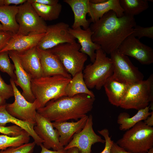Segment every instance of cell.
Here are the masks:
<instances>
[{"mask_svg":"<svg viewBox=\"0 0 153 153\" xmlns=\"http://www.w3.org/2000/svg\"><path fill=\"white\" fill-rule=\"evenodd\" d=\"M69 32L78 40L80 46V51L88 56L90 61L93 63L95 58L96 51L101 48L92 41V32L90 27L86 29H82L80 27L75 29L69 27Z\"/></svg>","mask_w":153,"mask_h":153,"instance_id":"ac0fdd59","label":"cell"},{"mask_svg":"<svg viewBox=\"0 0 153 153\" xmlns=\"http://www.w3.org/2000/svg\"><path fill=\"white\" fill-rule=\"evenodd\" d=\"M145 153H153V147L150 148L147 152Z\"/></svg>","mask_w":153,"mask_h":153,"instance_id":"bcb514c9","label":"cell"},{"mask_svg":"<svg viewBox=\"0 0 153 153\" xmlns=\"http://www.w3.org/2000/svg\"><path fill=\"white\" fill-rule=\"evenodd\" d=\"M136 23L134 16L124 14L118 17L110 10L98 21L90 24L92 39L106 54L118 50L122 42L133 32Z\"/></svg>","mask_w":153,"mask_h":153,"instance_id":"6da1fadb","label":"cell"},{"mask_svg":"<svg viewBox=\"0 0 153 153\" xmlns=\"http://www.w3.org/2000/svg\"><path fill=\"white\" fill-rule=\"evenodd\" d=\"M88 116L86 115L76 122H52L53 127L58 133L59 141L61 146L63 147L66 146L74 135L82 129L85 125Z\"/></svg>","mask_w":153,"mask_h":153,"instance_id":"d6986e66","label":"cell"},{"mask_svg":"<svg viewBox=\"0 0 153 153\" xmlns=\"http://www.w3.org/2000/svg\"><path fill=\"white\" fill-rule=\"evenodd\" d=\"M129 84L117 81L112 76L106 81L103 87L109 102L115 106L120 107L126 94Z\"/></svg>","mask_w":153,"mask_h":153,"instance_id":"cb8c5ba5","label":"cell"},{"mask_svg":"<svg viewBox=\"0 0 153 153\" xmlns=\"http://www.w3.org/2000/svg\"><path fill=\"white\" fill-rule=\"evenodd\" d=\"M8 52L9 57L15 67L16 80H14V83L16 86H19L22 89V92L21 94L26 100L33 103L36 99L31 89L32 78L23 67L16 52L14 51Z\"/></svg>","mask_w":153,"mask_h":153,"instance_id":"9a60e30c","label":"cell"},{"mask_svg":"<svg viewBox=\"0 0 153 153\" xmlns=\"http://www.w3.org/2000/svg\"><path fill=\"white\" fill-rule=\"evenodd\" d=\"M131 35L137 37L138 39L144 37L153 39V26L144 27L136 25L133 28V32Z\"/></svg>","mask_w":153,"mask_h":153,"instance_id":"d6a6232c","label":"cell"},{"mask_svg":"<svg viewBox=\"0 0 153 153\" xmlns=\"http://www.w3.org/2000/svg\"><path fill=\"white\" fill-rule=\"evenodd\" d=\"M121 54L134 58L142 65L153 63V50L131 35L122 42L118 49Z\"/></svg>","mask_w":153,"mask_h":153,"instance_id":"4fadbf2b","label":"cell"},{"mask_svg":"<svg viewBox=\"0 0 153 153\" xmlns=\"http://www.w3.org/2000/svg\"><path fill=\"white\" fill-rule=\"evenodd\" d=\"M18 6L15 5L0 7V22L4 31H8L14 35L17 33L19 26L16 20Z\"/></svg>","mask_w":153,"mask_h":153,"instance_id":"d4e9b609","label":"cell"},{"mask_svg":"<svg viewBox=\"0 0 153 153\" xmlns=\"http://www.w3.org/2000/svg\"><path fill=\"white\" fill-rule=\"evenodd\" d=\"M98 132L104 137L105 141L104 148L100 153H110L111 148L114 141L112 140L111 137L109 136V130L107 128H104L101 130H98Z\"/></svg>","mask_w":153,"mask_h":153,"instance_id":"d590c367","label":"cell"},{"mask_svg":"<svg viewBox=\"0 0 153 153\" xmlns=\"http://www.w3.org/2000/svg\"><path fill=\"white\" fill-rule=\"evenodd\" d=\"M26 131L16 125L8 126H0V133L11 137L18 136Z\"/></svg>","mask_w":153,"mask_h":153,"instance_id":"836d02e7","label":"cell"},{"mask_svg":"<svg viewBox=\"0 0 153 153\" xmlns=\"http://www.w3.org/2000/svg\"><path fill=\"white\" fill-rule=\"evenodd\" d=\"M37 48L43 76L60 75L68 78H72L71 75L67 72L56 55L49 50H42Z\"/></svg>","mask_w":153,"mask_h":153,"instance_id":"2e32d148","label":"cell"},{"mask_svg":"<svg viewBox=\"0 0 153 153\" xmlns=\"http://www.w3.org/2000/svg\"><path fill=\"white\" fill-rule=\"evenodd\" d=\"M110 153H131L120 146L116 143L114 142L110 150Z\"/></svg>","mask_w":153,"mask_h":153,"instance_id":"f35d334b","label":"cell"},{"mask_svg":"<svg viewBox=\"0 0 153 153\" xmlns=\"http://www.w3.org/2000/svg\"><path fill=\"white\" fill-rule=\"evenodd\" d=\"M6 100L0 96V106L6 104Z\"/></svg>","mask_w":153,"mask_h":153,"instance_id":"ee69618b","label":"cell"},{"mask_svg":"<svg viewBox=\"0 0 153 153\" xmlns=\"http://www.w3.org/2000/svg\"><path fill=\"white\" fill-rule=\"evenodd\" d=\"M65 92L66 96L69 97L84 94L95 97L93 92L89 90L85 84L82 71L76 74L72 77L70 81L65 87Z\"/></svg>","mask_w":153,"mask_h":153,"instance_id":"4316f807","label":"cell"},{"mask_svg":"<svg viewBox=\"0 0 153 153\" xmlns=\"http://www.w3.org/2000/svg\"><path fill=\"white\" fill-rule=\"evenodd\" d=\"M69 24L63 22L48 26L44 35L37 46L40 50L50 49L61 44L76 42L69 32Z\"/></svg>","mask_w":153,"mask_h":153,"instance_id":"8fae6325","label":"cell"},{"mask_svg":"<svg viewBox=\"0 0 153 153\" xmlns=\"http://www.w3.org/2000/svg\"><path fill=\"white\" fill-rule=\"evenodd\" d=\"M80 46L76 42L60 44L49 50L56 55L72 77L82 71L88 56L80 51Z\"/></svg>","mask_w":153,"mask_h":153,"instance_id":"52a82bcc","label":"cell"},{"mask_svg":"<svg viewBox=\"0 0 153 153\" xmlns=\"http://www.w3.org/2000/svg\"><path fill=\"white\" fill-rule=\"evenodd\" d=\"M67 153H79V152L77 148L73 147L67 150Z\"/></svg>","mask_w":153,"mask_h":153,"instance_id":"b9f144b4","label":"cell"},{"mask_svg":"<svg viewBox=\"0 0 153 153\" xmlns=\"http://www.w3.org/2000/svg\"><path fill=\"white\" fill-rule=\"evenodd\" d=\"M44 34L34 33L26 35H13L0 52L9 51L22 52L36 46Z\"/></svg>","mask_w":153,"mask_h":153,"instance_id":"ffe728a7","label":"cell"},{"mask_svg":"<svg viewBox=\"0 0 153 153\" xmlns=\"http://www.w3.org/2000/svg\"><path fill=\"white\" fill-rule=\"evenodd\" d=\"M4 6V0H0V7Z\"/></svg>","mask_w":153,"mask_h":153,"instance_id":"f6af8a7d","label":"cell"},{"mask_svg":"<svg viewBox=\"0 0 153 153\" xmlns=\"http://www.w3.org/2000/svg\"><path fill=\"white\" fill-rule=\"evenodd\" d=\"M112 63V76L118 81L127 84L140 82L143 80V73L132 63L128 56L117 50L110 54Z\"/></svg>","mask_w":153,"mask_h":153,"instance_id":"9c48e42d","label":"cell"},{"mask_svg":"<svg viewBox=\"0 0 153 153\" xmlns=\"http://www.w3.org/2000/svg\"><path fill=\"white\" fill-rule=\"evenodd\" d=\"M95 99V97L84 94L63 96L50 101L37 112L51 122L77 121L92 110Z\"/></svg>","mask_w":153,"mask_h":153,"instance_id":"7a4b0ae2","label":"cell"},{"mask_svg":"<svg viewBox=\"0 0 153 153\" xmlns=\"http://www.w3.org/2000/svg\"><path fill=\"white\" fill-rule=\"evenodd\" d=\"M33 129L36 134L43 141L42 144L45 148L49 149L51 148L55 151L64 148L60 143L58 133L54 129L52 122L37 112Z\"/></svg>","mask_w":153,"mask_h":153,"instance_id":"5bb4252c","label":"cell"},{"mask_svg":"<svg viewBox=\"0 0 153 153\" xmlns=\"http://www.w3.org/2000/svg\"><path fill=\"white\" fill-rule=\"evenodd\" d=\"M6 104L0 106V126H5L7 123H9L18 126L29 134L36 144L40 146L42 144L44 143L43 141L34 130L35 125L18 119L10 115L6 110Z\"/></svg>","mask_w":153,"mask_h":153,"instance_id":"603a6c76","label":"cell"},{"mask_svg":"<svg viewBox=\"0 0 153 153\" xmlns=\"http://www.w3.org/2000/svg\"><path fill=\"white\" fill-rule=\"evenodd\" d=\"M13 35L10 32L0 30V52L6 46Z\"/></svg>","mask_w":153,"mask_h":153,"instance_id":"8d00e7d4","label":"cell"},{"mask_svg":"<svg viewBox=\"0 0 153 153\" xmlns=\"http://www.w3.org/2000/svg\"><path fill=\"white\" fill-rule=\"evenodd\" d=\"M71 79L56 75L32 79L31 89L37 101V109L51 100L66 96L65 88Z\"/></svg>","mask_w":153,"mask_h":153,"instance_id":"3957f363","label":"cell"},{"mask_svg":"<svg viewBox=\"0 0 153 153\" xmlns=\"http://www.w3.org/2000/svg\"><path fill=\"white\" fill-rule=\"evenodd\" d=\"M148 0H119L124 14L134 17L148 8Z\"/></svg>","mask_w":153,"mask_h":153,"instance_id":"f1b7e54d","label":"cell"},{"mask_svg":"<svg viewBox=\"0 0 153 153\" xmlns=\"http://www.w3.org/2000/svg\"><path fill=\"white\" fill-rule=\"evenodd\" d=\"M41 148V153H67V150L64 149V148L58 150H51L44 147L41 144L40 146Z\"/></svg>","mask_w":153,"mask_h":153,"instance_id":"ab89813d","label":"cell"},{"mask_svg":"<svg viewBox=\"0 0 153 153\" xmlns=\"http://www.w3.org/2000/svg\"><path fill=\"white\" fill-rule=\"evenodd\" d=\"M94 62L87 65L83 70L84 81L89 89L100 90L113 73L112 61L101 49L96 51Z\"/></svg>","mask_w":153,"mask_h":153,"instance_id":"5b68a950","label":"cell"},{"mask_svg":"<svg viewBox=\"0 0 153 153\" xmlns=\"http://www.w3.org/2000/svg\"><path fill=\"white\" fill-rule=\"evenodd\" d=\"M16 52L23 67L30 75L32 79L37 78L43 76L37 46L24 51Z\"/></svg>","mask_w":153,"mask_h":153,"instance_id":"e0dca14e","label":"cell"},{"mask_svg":"<svg viewBox=\"0 0 153 153\" xmlns=\"http://www.w3.org/2000/svg\"><path fill=\"white\" fill-rule=\"evenodd\" d=\"M36 144L33 141L18 146L10 147L1 150L0 153H33Z\"/></svg>","mask_w":153,"mask_h":153,"instance_id":"1f68e13d","label":"cell"},{"mask_svg":"<svg viewBox=\"0 0 153 153\" xmlns=\"http://www.w3.org/2000/svg\"><path fill=\"white\" fill-rule=\"evenodd\" d=\"M106 0H89L90 3L94 4H99L103 3Z\"/></svg>","mask_w":153,"mask_h":153,"instance_id":"7bdbcfd3","label":"cell"},{"mask_svg":"<svg viewBox=\"0 0 153 153\" xmlns=\"http://www.w3.org/2000/svg\"><path fill=\"white\" fill-rule=\"evenodd\" d=\"M148 126L153 127V111L152 110L151 115L148 116L144 121Z\"/></svg>","mask_w":153,"mask_h":153,"instance_id":"60d3db41","label":"cell"},{"mask_svg":"<svg viewBox=\"0 0 153 153\" xmlns=\"http://www.w3.org/2000/svg\"><path fill=\"white\" fill-rule=\"evenodd\" d=\"M150 105L144 108L138 110L137 112L131 117L126 112H121L118 116L117 123L119 125V129L122 131L127 130L130 129L138 122L145 120L150 116Z\"/></svg>","mask_w":153,"mask_h":153,"instance_id":"484cf974","label":"cell"},{"mask_svg":"<svg viewBox=\"0 0 153 153\" xmlns=\"http://www.w3.org/2000/svg\"><path fill=\"white\" fill-rule=\"evenodd\" d=\"M31 3L37 13L44 21L58 19L62 10V5L59 3L54 5H44L35 3Z\"/></svg>","mask_w":153,"mask_h":153,"instance_id":"83f0119b","label":"cell"},{"mask_svg":"<svg viewBox=\"0 0 153 153\" xmlns=\"http://www.w3.org/2000/svg\"><path fill=\"white\" fill-rule=\"evenodd\" d=\"M13 88L11 85L7 84L0 74V96L5 100L14 96Z\"/></svg>","mask_w":153,"mask_h":153,"instance_id":"e575fe53","label":"cell"},{"mask_svg":"<svg viewBox=\"0 0 153 153\" xmlns=\"http://www.w3.org/2000/svg\"><path fill=\"white\" fill-rule=\"evenodd\" d=\"M112 10L116 14L118 17L124 14V11L119 3V0H106L104 2L99 4H89V19L91 23H94L98 21L105 14Z\"/></svg>","mask_w":153,"mask_h":153,"instance_id":"7402d4cb","label":"cell"},{"mask_svg":"<svg viewBox=\"0 0 153 153\" xmlns=\"http://www.w3.org/2000/svg\"><path fill=\"white\" fill-rule=\"evenodd\" d=\"M30 3H35L47 5H54L59 3L58 0H28Z\"/></svg>","mask_w":153,"mask_h":153,"instance_id":"74e56055","label":"cell"},{"mask_svg":"<svg viewBox=\"0 0 153 153\" xmlns=\"http://www.w3.org/2000/svg\"><path fill=\"white\" fill-rule=\"evenodd\" d=\"M16 20L19 26L16 35L45 33L47 25L28 0L18 6Z\"/></svg>","mask_w":153,"mask_h":153,"instance_id":"ba28073f","label":"cell"},{"mask_svg":"<svg viewBox=\"0 0 153 153\" xmlns=\"http://www.w3.org/2000/svg\"><path fill=\"white\" fill-rule=\"evenodd\" d=\"M116 143L131 153H145L153 147V127L140 121L126 130Z\"/></svg>","mask_w":153,"mask_h":153,"instance_id":"277c9868","label":"cell"},{"mask_svg":"<svg viewBox=\"0 0 153 153\" xmlns=\"http://www.w3.org/2000/svg\"><path fill=\"white\" fill-rule=\"evenodd\" d=\"M10 82L13 88L14 100L12 103L6 104L7 110L15 118L35 125L37 109V100L33 103L28 101L19 90L14 80L10 78Z\"/></svg>","mask_w":153,"mask_h":153,"instance_id":"30bf717a","label":"cell"},{"mask_svg":"<svg viewBox=\"0 0 153 153\" xmlns=\"http://www.w3.org/2000/svg\"><path fill=\"white\" fill-rule=\"evenodd\" d=\"M30 135L25 131L21 135L16 137L6 135H0V150L5 149L10 147L18 146L29 143Z\"/></svg>","mask_w":153,"mask_h":153,"instance_id":"f546056e","label":"cell"},{"mask_svg":"<svg viewBox=\"0 0 153 153\" xmlns=\"http://www.w3.org/2000/svg\"><path fill=\"white\" fill-rule=\"evenodd\" d=\"M93 126V116L90 114L84 128L74 135L70 141L64 147V149L67 150L76 147L79 153H91L92 145L98 143H105V140L94 132Z\"/></svg>","mask_w":153,"mask_h":153,"instance_id":"7c38bea8","label":"cell"},{"mask_svg":"<svg viewBox=\"0 0 153 153\" xmlns=\"http://www.w3.org/2000/svg\"><path fill=\"white\" fill-rule=\"evenodd\" d=\"M153 101V74L146 80L129 84L120 107L138 110L149 105Z\"/></svg>","mask_w":153,"mask_h":153,"instance_id":"8992f818","label":"cell"},{"mask_svg":"<svg viewBox=\"0 0 153 153\" xmlns=\"http://www.w3.org/2000/svg\"><path fill=\"white\" fill-rule=\"evenodd\" d=\"M8 51L0 52V70L7 73L14 80H16L15 67L9 59Z\"/></svg>","mask_w":153,"mask_h":153,"instance_id":"4dcf8cb0","label":"cell"},{"mask_svg":"<svg viewBox=\"0 0 153 153\" xmlns=\"http://www.w3.org/2000/svg\"><path fill=\"white\" fill-rule=\"evenodd\" d=\"M0 30L4 31L3 26L1 24H0Z\"/></svg>","mask_w":153,"mask_h":153,"instance_id":"7dc6e473","label":"cell"},{"mask_svg":"<svg viewBox=\"0 0 153 153\" xmlns=\"http://www.w3.org/2000/svg\"><path fill=\"white\" fill-rule=\"evenodd\" d=\"M72 10L74 21L71 28L75 29L82 27L84 29L90 27V22L87 20L86 16L89 11V0H64Z\"/></svg>","mask_w":153,"mask_h":153,"instance_id":"44dd1931","label":"cell"}]
</instances>
